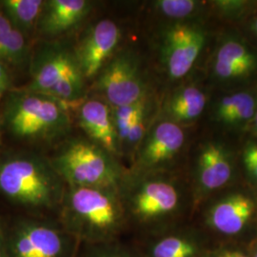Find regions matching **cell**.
<instances>
[{
	"instance_id": "cell-1",
	"label": "cell",
	"mask_w": 257,
	"mask_h": 257,
	"mask_svg": "<svg viewBox=\"0 0 257 257\" xmlns=\"http://www.w3.org/2000/svg\"><path fill=\"white\" fill-rule=\"evenodd\" d=\"M60 211V224L88 245L115 241L127 220L117 188L66 186Z\"/></svg>"
},
{
	"instance_id": "cell-2",
	"label": "cell",
	"mask_w": 257,
	"mask_h": 257,
	"mask_svg": "<svg viewBox=\"0 0 257 257\" xmlns=\"http://www.w3.org/2000/svg\"><path fill=\"white\" fill-rule=\"evenodd\" d=\"M66 184L55 168L36 155L11 156L0 162V193L37 211L60 208Z\"/></svg>"
},
{
	"instance_id": "cell-3",
	"label": "cell",
	"mask_w": 257,
	"mask_h": 257,
	"mask_svg": "<svg viewBox=\"0 0 257 257\" xmlns=\"http://www.w3.org/2000/svg\"><path fill=\"white\" fill-rule=\"evenodd\" d=\"M50 162L66 186L119 189L126 175L116 157L88 138L66 142Z\"/></svg>"
},
{
	"instance_id": "cell-4",
	"label": "cell",
	"mask_w": 257,
	"mask_h": 257,
	"mask_svg": "<svg viewBox=\"0 0 257 257\" xmlns=\"http://www.w3.org/2000/svg\"><path fill=\"white\" fill-rule=\"evenodd\" d=\"M67 104L39 92H18L11 96L5 111L10 132L17 138L53 141L71 126Z\"/></svg>"
},
{
	"instance_id": "cell-5",
	"label": "cell",
	"mask_w": 257,
	"mask_h": 257,
	"mask_svg": "<svg viewBox=\"0 0 257 257\" xmlns=\"http://www.w3.org/2000/svg\"><path fill=\"white\" fill-rule=\"evenodd\" d=\"M30 92H39L65 104L82 99L86 78L74 51L58 44L42 46L34 56Z\"/></svg>"
},
{
	"instance_id": "cell-6",
	"label": "cell",
	"mask_w": 257,
	"mask_h": 257,
	"mask_svg": "<svg viewBox=\"0 0 257 257\" xmlns=\"http://www.w3.org/2000/svg\"><path fill=\"white\" fill-rule=\"evenodd\" d=\"M119 194L127 218L140 223L156 222L178 210L181 195L172 180L134 173L126 174L119 186Z\"/></svg>"
},
{
	"instance_id": "cell-7",
	"label": "cell",
	"mask_w": 257,
	"mask_h": 257,
	"mask_svg": "<svg viewBox=\"0 0 257 257\" xmlns=\"http://www.w3.org/2000/svg\"><path fill=\"white\" fill-rule=\"evenodd\" d=\"M10 257H76L80 242L59 223L19 221L5 234Z\"/></svg>"
},
{
	"instance_id": "cell-8",
	"label": "cell",
	"mask_w": 257,
	"mask_h": 257,
	"mask_svg": "<svg viewBox=\"0 0 257 257\" xmlns=\"http://www.w3.org/2000/svg\"><path fill=\"white\" fill-rule=\"evenodd\" d=\"M94 88L110 107L135 104L149 96L137 57L117 52L95 77Z\"/></svg>"
},
{
	"instance_id": "cell-9",
	"label": "cell",
	"mask_w": 257,
	"mask_h": 257,
	"mask_svg": "<svg viewBox=\"0 0 257 257\" xmlns=\"http://www.w3.org/2000/svg\"><path fill=\"white\" fill-rule=\"evenodd\" d=\"M206 43L202 28L176 21L164 28L160 36V57L172 79H180L190 73Z\"/></svg>"
},
{
	"instance_id": "cell-10",
	"label": "cell",
	"mask_w": 257,
	"mask_h": 257,
	"mask_svg": "<svg viewBox=\"0 0 257 257\" xmlns=\"http://www.w3.org/2000/svg\"><path fill=\"white\" fill-rule=\"evenodd\" d=\"M121 37V29L110 19H102L84 34L73 51L86 80L95 78L117 53Z\"/></svg>"
},
{
	"instance_id": "cell-11",
	"label": "cell",
	"mask_w": 257,
	"mask_h": 257,
	"mask_svg": "<svg viewBox=\"0 0 257 257\" xmlns=\"http://www.w3.org/2000/svg\"><path fill=\"white\" fill-rule=\"evenodd\" d=\"M185 143L183 128L170 120H161L149 128L135 154V172L150 173L172 161Z\"/></svg>"
},
{
	"instance_id": "cell-12",
	"label": "cell",
	"mask_w": 257,
	"mask_h": 257,
	"mask_svg": "<svg viewBox=\"0 0 257 257\" xmlns=\"http://www.w3.org/2000/svg\"><path fill=\"white\" fill-rule=\"evenodd\" d=\"M79 126L88 139L111 156H120L119 140L112 118V110L101 99L83 101L77 109Z\"/></svg>"
},
{
	"instance_id": "cell-13",
	"label": "cell",
	"mask_w": 257,
	"mask_h": 257,
	"mask_svg": "<svg viewBox=\"0 0 257 257\" xmlns=\"http://www.w3.org/2000/svg\"><path fill=\"white\" fill-rule=\"evenodd\" d=\"M257 71L256 53L237 37H227L217 48L213 75L223 82H235L248 78Z\"/></svg>"
},
{
	"instance_id": "cell-14",
	"label": "cell",
	"mask_w": 257,
	"mask_h": 257,
	"mask_svg": "<svg viewBox=\"0 0 257 257\" xmlns=\"http://www.w3.org/2000/svg\"><path fill=\"white\" fill-rule=\"evenodd\" d=\"M92 7V2L87 0H47L37 30L44 37H58L77 26Z\"/></svg>"
},
{
	"instance_id": "cell-15",
	"label": "cell",
	"mask_w": 257,
	"mask_h": 257,
	"mask_svg": "<svg viewBox=\"0 0 257 257\" xmlns=\"http://www.w3.org/2000/svg\"><path fill=\"white\" fill-rule=\"evenodd\" d=\"M197 181L203 191L212 192L228 183L233 173L230 151L219 142L205 143L196 164Z\"/></svg>"
},
{
	"instance_id": "cell-16",
	"label": "cell",
	"mask_w": 257,
	"mask_h": 257,
	"mask_svg": "<svg viewBox=\"0 0 257 257\" xmlns=\"http://www.w3.org/2000/svg\"><path fill=\"white\" fill-rule=\"evenodd\" d=\"M254 212V201L248 194L233 193L221 198L211 208L208 220L214 230L233 235L243 230Z\"/></svg>"
},
{
	"instance_id": "cell-17",
	"label": "cell",
	"mask_w": 257,
	"mask_h": 257,
	"mask_svg": "<svg viewBox=\"0 0 257 257\" xmlns=\"http://www.w3.org/2000/svg\"><path fill=\"white\" fill-rule=\"evenodd\" d=\"M207 104V95L194 85L177 89L167 99L164 106L165 119L181 126L197 119Z\"/></svg>"
},
{
	"instance_id": "cell-18",
	"label": "cell",
	"mask_w": 257,
	"mask_h": 257,
	"mask_svg": "<svg viewBox=\"0 0 257 257\" xmlns=\"http://www.w3.org/2000/svg\"><path fill=\"white\" fill-rule=\"evenodd\" d=\"M256 110V93L233 92L224 96L217 103L214 118L225 126L237 127L252 120Z\"/></svg>"
},
{
	"instance_id": "cell-19",
	"label": "cell",
	"mask_w": 257,
	"mask_h": 257,
	"mask_svg": "<svg viewBox=\"0 0 257 257\" xmlns=\"http://www.w3.org/2000/svg\"><path fill=\"white\" fill-rule=\"evenodd\" d=\"M29 57V47L22 34L0 10V62L5 65L23 64Z\"/></svg>"
},
{
	"instance_id": "cell-20",
	"label": "cell",
	"mask_w": 257,
	"mask_h": 257,
	"mask_svg": "<svg viewBox=\"0 0 257 257\" xmlns=\"http://www.w3.org/2000/svg\"><path fill=\"white\" fill-rule=\"evenodd\" d=\"M3 13L11 23L26 35L37 27L44 7V0H4L1 2Z\"/></svg>"
},
{
	"instance_id": "cell-21",
	"label": "cell",
	"mask_w": 257,
	"mask_h": 257,
	"mask_svg": "<svg viewBox=\"0 0 257 257\" xmlns=\"http://www.w3.org/2000/svg\"><path fill=\"white\" fill-rule=\"evenodd\" d=\"M198 248L193 239L171 234L158 239L151 248V257H195Z\"/></svg>"
},
{
	"instance_id": "cell-22",
	"label": "cell",
	"mask_w": 257,
	"mask_h": 257,
	"mask_svg": "<svg viewBox=\"0 0 257 257\" xmlns=\"http://www.w3.org/2000/svg\"><path fill=\"white\" fill-rule=\"evenodd\" d=\"M152 104L150 96L140 100L138 103L121 106V107H111L112 110V118L114 127L116 130L118 140H119V147L125 140L126 136L128 134V128L137 119L138 115L147 108L149 105ZM121 154V153H120Z\"/></svg>"
},
{
	"instance_id": "cell-23",
	"label": "cell",
	"mask_w": 257,
	"mask_h": 257,
	"mask_svg": "<svg viewBox=\"0 0 257 257\" xmlns=\"http://www.w3.org/2000/svg\"><path fill=\"white\" fill-rule=\"evenodd\" d=\"M203 5V2L195 0H158L154 2L156 11L167 18L176 20L191 18Z\"/></svg>"
},
{
	"instance_id": "cell-24",
	"label": "cell",
	"mask_w": 257,
	"mask_h": 257,
	"mask_svg": "<svg viewBox=\"0 0 257 257\" xmlns=\"http://www.w3.org/2000/svg\"><path fill=\"white\" fill-rule=\"evenodd\" d=\"M85 257H133L128 250L115 241L89 245Z\"/></svg>"
},
{
	"instance_id": "cell-25",
	"label": "cell",
	"mask_w": 257,
	"mask_h": 257,
	"mask_svg": "<svg viewBox=\"0 0 257 257\" xmlns=\"http://www.w3.org/2000/svg\"><path fill=\"white\" fill-rule=\"evenodd\" d=\"M216 9L226 16L235 17L243 14L247 8L249 7L250 2L248 1H236V0H227V1H214L213 2Z\"/></svg>"
},
{
	"instance_id": "cell-26",
	"label": "cell",
	"mask_w": 257,
	"mask_h": 257,
	"mask_svg": "<svg viewBox=\"0 0 257 257\" xmlns=\"http://www.w3.org/2000/svg\"><path fill=\"white\" fill-rule=\"evenodd\" d=\"M243 162L248 175L257 181V142L255 141H249L244 148Z\"/></svg>"
},
{
	"instance_id": "cell-27",
	"label": "cell",
	"mask_w": 257,
	"mask_h": 257,
	"mask_svg": "<svg viewBox=\"0 0 257 257\" xmlns=\"http://www.w3.org/2000/svg\"><path fill=\"white\" fill-rule=\"evenodd\" d=\"M10 80L11 79L7 66L0 62V96L9 88Z\"/></svg>"
},
{
	"instance_id": "cell-28",
	"label": "cell",
	"mask_w": 257,
	"mask_h": 257,
	"mask_svg": "<svg viewBox=\"0 0 257 257\" xmlns=\"http://www.w3.org/2000/svg\"><path fill=\"white\" fill-rule=\"evenodd\" d=\"M0 257H10L9 251L6 244L5 233L0 227Z\"/></svg>"
},
{
	"instance_id": "cell-29",
	"label": "cell",
	"mask_w": 257,
	"mask_h": 257,
	"mask_svg": "<svg viewBox=\"0 0 257 257\" xmlns=\"http://www.w3.org/2000/svg\"><path fill=\"white\" fill-rule=\"evenodd\" d=\"M219 257H248L243 252L240 251H225L224 253H222Z\"/></svg>"
},
{
	"instance_id": "cell-30",
	"label": "cell",
	"mask_w": 257,
	"mask_h": 257,
	"mask_svg": "<svg viewBox=\"0 0 257 257\" xmlns=\"http://www.w3.org/2000/svg\"><path fill=\"white\" fill-rule=\"evenodd\" d=\"M252 123H253V126H254V128L257 131V110L255 111V114H254L253 118H252Z\"/></svg>"
},
{
	"instance_id": "cell-31",
	"label": "cell",
	"mask_w": 257,
	"mask_h": 257,
	"mask_svg": "<svg viewBox=\"0 0 257 257\" xmlns=\"http://www.w3.org/2000/svg\"><path fill=\"white\" fill-rule=\"evenodd\" d=\"M253 31H254V33L257 36V17L256 19H254V22H253Z\"/></svg>"
},
{
	"instance_id": "cell-32",
	"label": "cell",
	"mask_w": 257,
	"mask_h": 257,
	"mask_svg": "<svg viewBox=\"0 0 257 257\" xmlns=\"http://www.w3.org/2000/svg\"><path fill=\"white\" fill-rule=\"evenodd\" d=\"M254 257H257V253L255 254V255H254Z\"/></svg>"
}]
</instances>
